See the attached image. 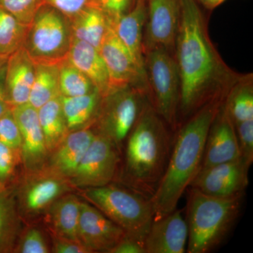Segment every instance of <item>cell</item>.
<instances>
[{
    "instance_id": "7a4b0ae2",
    "label": "cell",
    "mask_w": 253,
    "mask_h": 253,
    "mask_svg": "<svg viewBox=\"0 0 253 253\" xmlns=\"http://www.w3.org/2000/svg\"><path fill=\"white\" fill-rule=\"evenodd\" d=\"M223 101L205 105L176 133L166 172L151 199L154 219L175 211L181 196L199 173L210 126Z\"/></svg>"
},
{
    "instance_id": "8fae6325",
    "label": "cell",
    "mask_w": 253,
    "mask_h": 253,
    "mask_svg": "<svg viewBox=\"0 0 253 253\" xmlns=\"http://www.w3.org/2000/svg\"><path fill=\"white\" fill-rule=\"evenodd\" d=\"M251 166L243 157L214 165L200 169L190 186L215 197L242 196L249 185Z\"/></svg>"
},
{
    "instance_id": "4316f807",
    "label": "cell",
    "mask_w": 253,
    "mask_h": 253,
    "mask_svg": "<svg viewBox=\"0 0 253 253\" xmlns=\"http://www.w3.org/2000/svg\"><path fill=\"white\" fill-rule=\"evenodd\" d=\"M38 113L49 154L57 147L69 131L63 112L61 95L41 106L38 109Z\"/></svg>"
},
{
    "instance_id": "484cf974",
    "label": "cell",
    "mask_w": 253,
    "mask_h": 253,
    "mask_svg": "<svg viewBox=\"0 0 253 253\" xmlns=\"http://www.w3.org/2000/svg\"><path fill=\"white\" fill-rule=\"evenodd\" d=\"M224 106L234 125L253 120V76L244 74L228 91Z\"/></svg>"
},
{
    "instance_id": "7402d4cb",
    "label": "cell",
    "mask_w": 253,
    "mask_h": 253,
    "mask_svg": "<svg viewBox=\"0 0 253 253\" xmlns=\"http://www.w3.org/2000/svg\"><path fill=\"white\" fill-rule=\"evenodd\" d=\"M81 202L75 195L65 194L49 206L47 219L54 236L79 241Z\"/></svg>"
},
{
    "instance_id": "ac0fdd59",
    "label": "cell",
    "mask_w": 253,
    "mask_h": 253,
    "mask_svg": "<svg viewBox=\"0 0 253 253\" xmlns=\"http://www.w3.org/2000/svg\"><path fill=\"white\" fill-rule=\"evenodd\" d=\"M147 18V1L135 0L127 12L109 18V25L136 63L144 68L143 36Z\"/></svg>"
},
{
    "instance_id": "f1b7e54d",
    "label": "cell",
    "mask_w": 253,
    "mask_h": 253,
    "mask_svg": "<svg viewBox=\"0 0 253 253\" xmlns=\"http://www.w3.org/2000/svg\"><path fill=\"white\" fill-rule=\"evenodd\" d=\"M61 96H83L96 90L90 80L68 59L59 63Z\"/></svg>"
},
{
    "instance_id": "d6986e66",
    "label": "cell",
    "mask_w": 253,
    "mask_h": 253,
    "mask_svg": "<svg viewBox=\"0 0 253 253\" xmlns=\"http://www.w3.org/2000/svg\"><path fill=\"white\" fill-rule=\"evenodd\" d=\"M36 71V64L21 47L10 54L5 66L4 87L10 107L27 104Z\"/></svg>"
},
{
    "instance_id": "9a60e30c",
    "label": "cell",
    "mask_w": 253,
    "mask_h": 253,
    "mask_svg": "<svg viewBox=\"0 0 253 253\" xmlns=\"http://www.w3.org/2000/svg\"><path fill=\"white\" fill-rule=\"evenodd\" d=\"M241 157L235 127L223 101L208 130L201 169Z\"/></svg>"
},
{
    "instance_id": "30bf717a",
    "label": "cell",
    "mask_w": 253,
    "mask_h": 253,
    "mask_svg": "<svg viewBox=\"0 0 253 253\" xmlns=\"http://www.w3.org/2000/svg\"><path fill=\"white\" fill-rule=\"evenodd\" d=\"M29 172L17 192L18 209L29 215L46 211L73 187L69 179L50 166Z\"/></svg>"
},
{
    "instance_id": "74e56055",
    "label": "cell",
    "mask_w": 253,
    "mask_h": 253,
    "mask_svg": "<svg viewBox=\"0 0 253 253\" xmlns=\"http://www.w3.org/2000/svg\"><path fill=\"white\" fill-rule=\"evenodd\" d=\"M52 252L56 253H91L81 241L54 236Z\"/></svg>"
},
{
    "instance_id": "ba28073f",
    "label": "cell",
    "mask_w": 253,
    "mask_h": 253,
    "mask_svg": "<svg viewBox=\"0 0 253 253\" xmlns=\"http://www.w3.org/2000/svg\"><path fill=\"white\" fill-rule=\"evenodd\" d=\"M149 103L147 91L140 88L129 86L111 91L101 99L91 126L120 151Z\"/></svg>"
},
{
    "instance_id": "e575fe53",
    "label": "cell",
    "mask_w": 253,
    "mask_h": 253,
    "mask_svg": "<svg viewBox=\"0 0 253 253\" xmlns=\"http://www.w3.org/2000/svg\"><path fill=\"white\" fill-rule=\"evenodd\" d=\"M21 153L0 141V184L6 185L14 172Z\"/></svg>"
},
{
    "instance_id": "5b68a950",
    "label": "cell",
    "mask_w": 253,
    "mask_h": 253,
    "mask_svg": "<svg viewBox=\"0 0 253 253\" xmlns=\"http://www.w3.org/2000/svg\"><path fill=\"white\" fill-rule=\"evenodd\" d=\"M82 197L131 236L144 244L154 220L151 199L127 187L107 184L83 189Z\"/></svg>"
},
{
    "instance_id": "cb8c5ba5",
    "label": "cell",
    "mask_w": 253,
    "mask_h": 253,
    "mask_svg": "<svg viewBox=\"0 0 253 253\" xmlns=\"http://www.w3.org/2000/svg\"><path fill=\"white\" fill-rule=\"evenodd\" d=\"M21 231V221L15 195L0 184V253H14Z\"/></svg>"
},
{
    "instance_id": "ab89813d",
    "label": "cell",
    "mask_w": 253,
    "mask_h": 253,
    "mask_svg": "<svg viewBox=\"0 0 253 253\" xmlns=\"http://www.w3.org/2000/svg\"><path fill=\"white\" fill-rule=\"evenodd\" d=\"M5 66L0 71V118L9 109H11L4 87Z\"/></svg>"
},
{
    "instance_id": "277c9868",
    "label": "cell",
    "mask_w": 253,
    "mask_h": 253,
    "mask_svg": "<svg viewBox=\"0 0 253 253\" xmlns=\"http://www.w3.org/2000/svg\"><path fill=\"white\" fill-rule=\"evenodd\" d=\"M241 197H215L191 188L186 219L188 253H208L221 244L239 216Z\"/></svg>"
},
{
    "instance_id": "4fadbf2b",
    "label": "cell",
    "mask_w": 253,
    "mask_h": 253,
    "mask_svg": "<svg viewBox=\"0 0 253 253\" xmlns=\"http://www.w3.org/2000/svg\"><path fill=\"white\" fill-rule=\"evenodd\" d=\"M147 18L143 36L144 54L164 48L174 53L180 16V0H146Z\"/></svg>"
},
{
    "instance_id": "ffe728a7",
    "label": "cell",
    "mask_w": 253,
    "mask_h": 253,
    "mask_svg": "<svg viewBox=\"0 0 253 253\" xmlns=\"http://www.w3.org/2000/svg\"><path fill=\"white\" fill-rule=\"evenodd\" d=\"M96 132L92 126L69 131L61 142L52 151L50 167L71 179L94 139Z\"/></svg>"
},
{
    "instance_id": "3957f363",
    "label": "cell",
    "mask_w": 253,
    "mask_h": 253,
    "mask_svg": "<svg viewBox=\"0 0 253 253\" xmlns=\"http://www.w3.org/2000/svg\"><path fill=\"white\" fill-rule=\"evenodd\" d=\"M166 123L150 102L126 138L123 180L151 199L166 172L172 150Z\"/></svg>"
},
{
    "instance_id": "6da1fadb",
    "label": "cell",
    "mask_w": 253,
    "mask_h": 253,
    "mask_svg": "<svg viewBox=\"0 0 253 253\" xmlns=\"http://www.w3.org/2000/svg\"><path fill=\"white\" fill-rule=\"evenodd\" d=\"M174 57L180 79L179 113L184 118L211 101L224 100L244 75L231 69L221 59L196 0H180Z\"/></svg>"
},
{
    "instance_id": "60d3db41",
    "label": "cell",
    "mask_w": 253,
    "mask_h": 253,
    "mask_svg": "<svg viewBox=\"0 0 253 253\" xmlns=\"http://www.w3.org/2000/svg\"><path fill=\"white\" fill-rule=\"evenodd\" d=\"M196 1L201 3L206 9L212 10L224 3L226 0H196Z\"/></svg>"
},
{
    "instance_id": "8d00e7d4",
    "label": "cell",
    "mask_w": 253,
    "mask_h": 253,
    "mask_svg": "<svg viewBox=\"0 0 253 253\" xmlns=\"http://www.w3.org/2000/svg\"><path fill=\"white\" fill-rule=\"evenodd\" d=\"M91 0H44L47 4L62 12L70 19L89 4Z\"/></svg>"
},
{
    "instance_id": "d590c367",
    "label": "cell",
    "mask_w": 253,
    "mask_h": 253,
    "mask_svg": "<svg viewBox=\"0 0 253 253\" xmlns=\"http://www.w3.org/2000/svg\"><path fill=\"white\" fill-rule=\"evenodd\" d=\"M135 0H91L89 5L101 10L108 17H116L127 12Z\"/></svg>"
},
{
    "instance_id": "d4e9b609",
    "label": "cell",
    "mask_w": 253,
    "mask_h": 253,
    "mask_svg": "<svg viewBox=\"0 0 253 253\" xmlns=\"http://www.w3.org/2000/svg\"><path fill=\"white\" fill-rule=\"evenodd\" d=\"M102 96L95 90L83 96H61V105L69 131L91 126L94 123Z\"/></svg>"
},
{
    "instance_id": "d6a6232c",
    "label": "cell",
    "mask_w": 253,
    "mask_h": 253,
    "mask_svg": "<svg viewBox=\"0 0 253 253\" xmlns=\"http://www.w3.org/2000/svg\"><path fill=\"white\" fill-rule=\"evenodd\" d=\"M14 253H48L49 250L42 233L36 228H31L18 240Z\"/></svg>"
},
{
    "instance_id": "1f68e13d",
    "label": "cell",
    "mask_w": 253,
    "mask_h": 253,
    "mask_svg": "<svg viewBox=\"0 0 253 253\" xmlns=\"http://www.w3.org/2000/svg\"><path fill=\"white\" fill-rule=\"evenodd\" d=\"M0 141L21 153L22 138L11 109L0 118Z\"/></svg>"
},
{
    "instance_id": "836d02e7",
    "label": "cell",
    "mask_w": 253,
    "mask_h": 253,
    "mask_svg": "<svg viewBox=\"0 0 253 253\" xmlns=\"http://www.w3.org/2000/svg\"><path fill=\"white\" fill-rule=\"evenodd\" d=\"M241 157L252 165L253 162V120L234 125Z\"/></svg>"
},
{
    "instance_id": "f546056e",
    "label": "cell",
    "mask_w": 253,
    "mask_h": 253,
    "mask_svg": "<svg viewBox=\"0 0 253 253\" xmlns=\"http://www.w3.org/2000/svg\"><path fill=\"white\" fill-rule=\"evenodd\" d=\"M28 28L0 7V55L9 56L22 47Z\"/></svg>"
},
{
    "instance_id": "83f0119b",
    "label": "cell",
    "mask_w": 253,
    "mask_h": 253,
    "mask_svg": "<svg viewBox=\"0 0 253 253\" xmlns=\"http://www.w3.org/2000/svg\"><path fill=\"white\" fill-rule=\"evenodd\" d=\"M35 78L28 104L38 109L61 95L59 64L35 63Z\"/></svg>"
},
{
    "instance_id": "2e32d148",
    "label": "cell",
    "mask_w": 253,
    "mask_h": 253,
    "mask_svg": "<svg viewBox=\"0 0 253 253\" xmlns=\"http://www.w3.org/2000/svg\"><path fill=\"white\" fill-rule=\"evenodd\" d=\"M11 109L22 138L21 157L23 164L28 172L38 170L44 167L49 154L40 124L38 109L28 103Z\"/></svg>"
},
{
    "instance_id": "5bb4252c",
    "label": "cell",
    "mask_w": 253,
    "mask_h": 253,
    "mask_svg": "<svg viewBox=\"0 0 253 253\" xmlns=\"http://www.w3.org/2000/svg\"><path fill=\"white\" fill-rule=\"evenodd\" d=\"M126 235L122 228L99 210L82 201L78 239L91 253H109Z\"/></svg>"
},
{
    "instance_id": "e0dca14e",
    "label": "cell",
    "mask_w": 253,
    "mask_h": 253,
    "mask_svg": "<svg viewBox=\"0 0 253 253\" xmlns=\"http://www.w3.org/2000/svg\"><path fill=\"white\" fill-rule=\"evenodd\" d=\"M188 226L180 211L154 219L144 239L146 253H184L188 241Z\"/></svg>"
},
{
    "instance_id": "b9f144b4",
    "label": "cell",
    "mask_w": 253,
    "mask_h": 253,
    "mask_svg": "<svg viewBox=\"0 0 253 253\" xmlns=\"http://www.w3.org/2000/svg\"><path fill=\"white\" fill-rule=\"evenodd\" d=\"M8 58H9V56L7 55H0V71L6 65Z\"/></svg>"
},
{
    "instance_id": "8992f818",
    "label": "cell",
    "mask_w": 253,
    "mask_h": 253,
    "mask_svg": "<svg viewBox=\"0 0 253 253\" xmlns=\"http://www.w3.org/2000/svg\"><path fill=\"white\" fill-rule=\"evenodd\" d=\"M72 40L71 19L44 4L28 26L22 47L35 63L59 64L67 59Z\"/></svg>"
},
{
    "instance_id": "603a6c76",
    "label": "cell",
    "mask_w": 253,
    "mask_h": 253,
    "mask_svg": "<svg viewBox=\"0 0 253 253\" xmlns=\"http://www.w3.org/2000/svg\"><path fill=\"white\" fill-rule=\"evenodd\" d=\"M73 38L99 50L109 27V17L101 10L88 5L71 19Z\"/></svg>"
},
{
    "instance_id": "44dd1931",
    "label": "cell",
    "mask_w": 253,
    "mask_h": 253,
    "mask_svg": "<svg viewBox=\"0 0 253 253\" xmlns=\"http://www.w3.org/2000/svg\"><path fill=\"white\" fill-rule=\"evenodd\" d=\"M67 59L90 80L102 97L109 94V73L99 50L73 37Z\"/></svg>"
},
{
    "instance_id": "52a82bcc",
    "label": "cell",
    "mask_w": 253,
    "mask_h": 253,
    "mask_svg": "<svg viewBox=\"0 0 253 253\" xmlns=\"http://www.w3.org/2000/svg\"><path fill=\"white\" fill-rule=\"evenodd\" d=\"M148 98L155 111L175 130L178 123L180 79L174 53L164 48L144 53Z\"/></svg>"
},
{
    "instance_id": "7c38bea8",
    "label": "cell",
    "mask_w": 253,
    "mask_h": 253,
    "mask_svg": "<svg viewBox=\"0 0 253 253\" xmlns=\"http://www.w3.org/2000/svg\"><path fill=\"white\" fill-rule=\"evenodd\" d=\"M99 52L109 73V93L129 86L147 91L144 68L136 63L110 25L100 46Z\"/></svg>"
},
{
    "instance_id": "4dcf8cb0",
    "label": "cell",
    "mask_w": 253,
    "mask_h": 253,
    "mask_svg": "<svg viewBox=\"0 0 253 253\" xmlns=\"http://www.w3.org/2000/svg\"><path fill=\"white\" fill-rule=\"evenodd\" d=\"M44 4V0H0V7L28 26Z\"/></svg>"
},
{
    "instance_id": "f35d334b",
    "label": "cell",
    "mask_w": 253,
    "mask_h": 253,
    "mask_svg": "<svg viewBox=\"0 0 253 253\" xmlns=\"http://www.w3.org/2000/svg\"><path fill=\"white\" fill-rule=\"evenodd\" d=\"M109 253H146V250L144 243L126 234Z\"/></svg>"
},
{
    "instance_id": "9c48e42d",
    "label": "cell",
    "mask_w": 253,
    "mask_h": 253,
    "mask_svg": "<svg viewBox=\"0 0 253 253\" xmlns=\"http://www.w3.org/2000/svg\"><path fill=\"white\" fill-rule=\"evenodd\" d=\"M120 151L109 139L96 132L74 174L73 187H100L113 182L119 172Z\"/></svg>"
}]
</instances>
